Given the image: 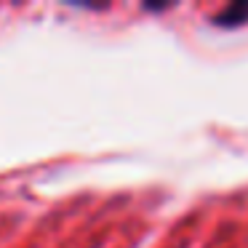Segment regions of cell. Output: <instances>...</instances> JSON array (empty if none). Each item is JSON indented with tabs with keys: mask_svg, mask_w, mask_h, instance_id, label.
I'll use <instances>...</instances> for the list:
<instances>
[{
	"mask_svg": "<svg viewBox=\"0 0 248 248\" xmlns=\"http://www.w3.org/2000/svg\"><path fill=\"white\" fill-rule=\"evenodd\" d=\"M211 22H214L216 27H224V30L240 27V24L248 22V3H232V6H227L221 14H216Z\"/></svg>",
	"mask_w": 248,
	"mask_h": 248,
	"instance_id": "cell-1",
	"label": "cell"
}]
</instances>
